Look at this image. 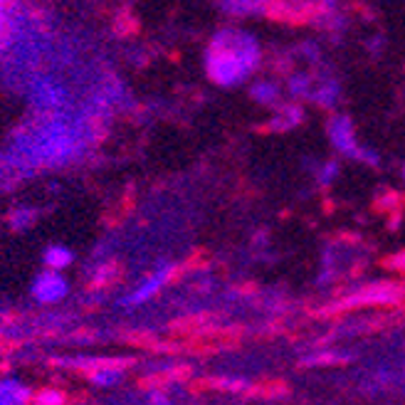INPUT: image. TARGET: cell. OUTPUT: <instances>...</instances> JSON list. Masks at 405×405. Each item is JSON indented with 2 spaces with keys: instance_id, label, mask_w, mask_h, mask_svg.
<instances>
[{
  "instance_id": "obj_1",
  "label": "cell",
  "mask_w": 405,
  "mask_h": 405,
  "mask_svg": "<svg viewBox=\"0 0 405 405\" xmlns=\"http://www.w3.org/2000/svg\"><path fill=\"white\" fill-rule=\"evenodd\" d=\"M64 291V284L57 280V277H42V282L37 284V296L42 299H55Z\"/></svg>"
}]
</instances>
